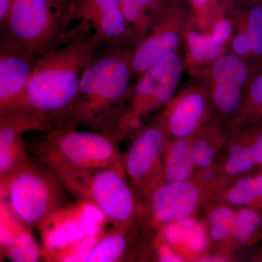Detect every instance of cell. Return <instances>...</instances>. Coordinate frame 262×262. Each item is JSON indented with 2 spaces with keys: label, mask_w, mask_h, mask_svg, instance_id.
<instances>
[{
  "label": "cell",
  "mask_w": 262,
  "mask_h": 262,
  "mask_svg": "<svg viewBox=\"0 0 262 262\" xmlns=\"http://www.w3.org/2000/svg\"><path fill=\"white\" fill-rule=\"evenodd\" d=\"M250 96L255 104L262 106V74L253 80Z\"/></svg>",
  "instance_id": "30"
},
{
  "label": "cell",
  "mask_w": 262,
  "mask_h": 262,
  "mask_svg": "<svg viewBox=\"0 0 262 262\" xmlns=\"http://www.w3.org/2000/svg\"><path fill=\"white\" fill-rule=\"evenodd\" d=\"M54 125L24 112L0 115V183L4 184L22 164L32 159L29 155L24 134L29 131L47 132Z\"/></svg>",
  "instance_id": "9"
},
{
  "label": "cell",
  "mask_w": 262,
  "mask_h": 262,
  "mask_svg": "<svg viewBox=\"0 0 262 262\" xmlns=\"http://www.w3.org/2000/svg\"><path fill=\"white\" fill-rule=\"evenodd\" d=\"M232 30V24L229 20L223 19L217 22L211 34L213 44L216 47L223 48L224 43L230 37Z\"/></svg>",
  "instance_id": "28"
},
{
  "label": "cell",
  "mask_w": 262,
  "mask_h": 262,
  "mask_svg": "<svg viewBox=\"0 0 262 262\" xmlns=\"http://www.w3.org/2000/svg\"><path fill=\"white\" fill-rule=\"evenodd\" d=\"M66 187L80 201L96 206L115 227L136 229L141 222L142 203L131 187L123 162L79 176Z\"/></svg>",
  "instance_id": "6"
},
{
  "label": "cell",
  "mask_w": 262,
  "mask_h": 262,
  "mask_svg": "<svg viewBox=\"0 0 262 262\" xmlns=\"http://www.w3.org/2000/svg\"><path fill=\"white\" fill-rule=\"evenodd\" d=\"M261 255H262L261 253ZM259 258H260V259L261 260L262 259V256H261V257H259Z\"/></svg>",
  "instance_id": "35"
},
{
  "label": "cell",
  "mask_w": 262,
  "mask_h": 262,
  "mask_svg": "<svg viewBox=\"0 0 262 262\" xmlns=\"http://www.w3.org/2000/svg\"><path fill=\"white\" fill-rule=\"evenodd\" d=\"M191 155L194 166L198 168H209L215 161L214 149L204 139H199L191 144Z\"/></svg>",
  "instance_id": "27"
},
{
  "label": "cell",
  "mask_w": 262,
  "mask_h": 262,
  "mask_svg": "<svg viewBox=\"0 0 262 262\" xmlns=\"http://www.w3.org/2000/svg\"><path fill=\"white\" fill-rule=\"evenodd\" d=\"M256 165L251 144L234 145L229 149L225 164V170L230 175L246 173Z\"/></svg>",
  "instance_id": "23"
},
{
  "label": "cell",
  "mask_w": 262,
  "mask_h": 262,
  "mask_svg": "<svg viewBox=\"0 0 262 262\" xmlns=\"http://www.w3.org/2000/svg\"><path fill=\"white\" fill-rule=\"evenodd\" d=\"M236 214L227 206L217 207L210 213V234L215 242H223L234 234Z\"/></svg>",
  "instance_id": "22"
},
{
  "label": "cell",
  "mask_w": 262,
  "mask_h": 262,
  "mask_svg": "<svg viewBox=\"0 0 262 262\" xmlns=\"http://www.w3.org/2000/svg\"><path fill=\"white\" fill-rule=\"evenodd\" d=\"M193 166L191 144L187 139H179L168 147L165 146L163 178L166 182L189 181Z\"/></svg>",
  "instance_id": "16"
},
{
  "label": "cell",
  "mask_w": 262,
  "mask_h": 262,
  "mask_svg": "<svg viewBox=\"0 0 262 262\" xmlns=\"http://www.w3.org/2000/svg\"><path fill=\"white\" fill-rule=\"evenodd\" d=\"M134 37L143 38L163 10L165 0H118Z\"/></svg>",
  "instance_id": "15"
},
{
  "label": "cell",
  "mask_w": 262,
  "mask_h": 262,
  "mask_svg": "<svg viewBox=\"0 0 262 262\" xmlns=\"http://www.w3.org/2000/svg\"><path fill=\"white\" fill-rule=\"evenodd\" d=\"M248 24L252 52L262 56V1L253 5L248 12Z\"/></svg>",
  "instance_id": "26"
},
{
  "label": "cell",
  "mask_w": 262,
  "mask_h": 262,
  "mask_svg": "<svg viewBox=\"0 0 262 262\" xmlns=\"http://www.w3.org/2000/svg\"><path fill=\"white\" fill-rule=\"evenodd\" d=\"M105 46L84 70L64 125L114 132L131 95L133 51L126 45Z\"/></svg>",
  "instance_id": "2"
},
{
  "label": "cell",
  "mask_w": 262,
  "mask_h": 262,
  "mask_svg": "<svg viewBox=\"0 0 262 262\" xmlns=\"http://www.w3.org/2000/svg\"><path fill=\"white\" fill-rule=\"evenodd\" d=\"M262 234V212L247 207L236 214L234 235L239 244L253 242Z\"/></svg>",
  "instance_id": "20"
},
{
  "label": "cell",
  "mask_w": 262,
  "mask_h": 262,
  "mask_svg": "<svg viewBox=\"0 0 262 262\" xmlns=\"http://www.w3.org/2000/svg\"><path fill=\"white\" fill-rule=\"evenodd\" d=\"M55 4L62 7H70L73 0H51Z\"/></svg>",
  "instance_id": "34"
},
{
  "label": "cell",
  "mask_w": 262,
  "mask_h": 262,
  "mask_svg": "<svg viewBox=\"0 0 262 262\" xmlns=\"http://www.w3.org/2000/svg\"><path fill=\"white\" fill-rule=\"evenodd\" d=\"M4 250L7 257L12 261L36 262L40 259L37 243L32 234L25 230L18 232L13 243Z\"/></svg>",
  "instance_id": "21"
},
{
  "label": "cell",
  "mask_w": 262,
  "mask_h": 262,
  "mask_svg": "<svg viewBox=\"0 0 262 262\" xmlns=\"http://www.w3.org/2000/svg\"><path fill=\"white\" fill-rule=\"evenodd\" d=\"M248 75L247 67L234 55L222 57L215 62L212 70L215 84H232L241 87L247 80Z\"/></svg>",
  "instance_id": "19"
},
{
  "label": "cell",
  "mask_w": 262,
  "mask_h": 262,
  "mask_svg": "<svg viewBox=\"0 0 262 262\" xmlns=\"http://www.w3.org/2000/svg\"><path fill=\"white\" fill-rule=\"evenodd\" d=\"M68 189L58 174L34 158L1 185L13 216L29 228L42 229L70 206Z\"/></svg>",
  "instance_id": "4"
},
{
  "label": "cell",
  "mask_w": 262,
  "mask_h": 262,
  "mask_svg": "<svg viewBox=\"0 0 262 262\" xmlns=\"http://www.w3.org/2000/svg\"><path fill=\"white\" fill-rule=\"evenodd\" d=\"M136 229L115 227L98 237L86 253L83 262H117L126 260L131 246V236Z\"/></svg>",
  "instance_id": "14"
},
{
  "label": "cell",
  "mask_w": 262,
  "mask_h": 262,
  "mask_svg": "<svg viewBox=\"0 0 262 262\" xmlns=\"http://www.w3.org/2000/svg\"><path fill=\"white\" fill-rule=\"evenodd\" d=\"M70 7L51 0H14L0 22L1 36L39 60L64 42L75 21Z\"/></svg>",
  "instance_id": "5"
},
{
  "label": "cell",
  "mask_w": 262,
  "mask_h": 262,
  "mask_svg": "<svg viewBox=\"0 0 262 262\" xmlns=\"http://www.w3.org/2000/svg\"><path fill=\"white\" fill-rule=\"evenodd\" d=\"M188 45L193 58L196 61L214 60L222 54L223 48L213 44L211 35L191 32L188 35Z\"/></svg>",
  "instance_id": "25"
},
{
  "label": "cell",
  "mask_w": 262,
  "mask_h": 262,
  "mask_svg": "<svg viewBox=\"0 0 262 262\" xmlns=\"http://www.w3.org/2000/svg\"><path fill=\"white\" fill-rule=\"evenodd\" d=\"M103 45L89 24L78 21L64 42L38 60L16 112L63 126L84 70Z\"/></svg>",
  "instance_id": "1"
},
{
  "label": "cell",
  "mask_w": 262,
  "mask_h": 262,
  "mask_svg": "<svg viewBox=\"0 0 262 262\" xmlns=\"http://www.w3.org/2000/svg\"><path fill=\"white\" fill-rule=\"evenodd\" d=\"M165 146L163 125H151L136 136L123 155L125 173L141 203L163 178Z\"/></svg>",
  "instance_id": "7"
},
{
  "label": "cell",
  "mask_w": 262,
  "mask_h": 262,
  "mask_svg": "<svg viewBox=\"0 0 262 262\" xmlns=\"http://www.w3.org/2000/svg\"><path fill=\"white\" fill-rule=\"evenodd\" d=\"M232 47L234 53L239 56H246L252 52V43L248 30L239 33L238 35L234 38Z\"/></svg>",
  "instance_id": "29"
},
{
  "label": "cell",
  "mask_w": 262,
  "mask_h": 262,
  "mask_svg": "<svg viewBox=\"0 0 262 262\" xmlns=\"http://www.w3.org/2000/svg\"><path fill=\"white\" fill-rule=\"evenodd\" d=\"M165 21L153 28L132 53L134 73L140 76L156 64L164 57L174 51L179 42L178 33L169 28Z\"/></svg>",
  "instance_id": "12"
},
{
  "label": "cell",
  "mask_w": 262,
  "mask_h": 262,
  "mask_svg": "<svg viewBox=\"0 0 262 262\" xmlns=\"http://www.w3.org/2000/svg\"><path fill=\"white\" fill-rule=\"evenodd\" d=\"M205 113V101L199 93L186 95L169 114V131L177 139H185L199 126Z\"/></svg>",
  "instance_id": "13"
},
{
  "label": "cell",
  "mask_w": 262,
  "mask_h": 262,
  "mask_svg": "<svg viewBox=\"0 0 262 262\" xmlns=\"http://www.w3.org/2000/svg\"><path fill=\"white\" fill-rule=\"evenodd\" d=\"M120 138L114 134L60 126L46 132L42 140L27 146L34 158L53 169L63 182L123 162Z\"/></svg>",
  "instance_id": "3"
},
{
  "label": "cell",
  "mask_w": 262,
  "mask_h": 262,
  "mask_svg": "<svg viewBox=\"0 0 262 262\" xmlns=\"http://www.w3.org/2000/svg\"><path fill=\"white\" fill-rule=\"evenodd\" d=\"M211 0H190L191 3L194 7L198 8H206L207 5L211 3Z\"/></svg>",
  "instance_id": "33"
},
{
  "label": "cell",
  "mask_w": 262,
  "mask_h": 262,
  "mask_svg": "<svg viewBox=\"0 0 262 262\" xmlns=\"http://www.w3.org/2000/svg\"><path fill=\"white\" fill-rule=\"evenodd\" d=\"M14 0H0V22L4 20Z\"/></svg>",
  "instance_id": "32"
},
{
  "label": "cell",
  "mask_w": 262,
  "mask_h": 262,
  "mask_svg": "<svg viewBox=\"0 0 262 262\" xmlns=\"http://www.w3.org/2000/svg\"><path fill=\"white\" fill-rule=\"evenodd\" d=\"M227 200L231 204L262 212V174L239 180L229 189Z\"/></svg>",
  "instance_id": "18"
},
{
  "label": "cell",
  "mask_w": 262,
  "mask_h": 262,
  "mask_svg": "<svg viewBox=\"0 0 262 262\" xmlns=\"http://www.w3.org/2000/svg\"><path fill=\"white\" fill-rule=\"evenodd\" d=\"M251 146L256 165H262V132L254 138Z\"/></svg>",
  "instance_id": "31"
},
{
  "label": "cell",
  "mask_w": 262,
  "mask_h": 262,
  "mask_svg": "<svg viewBox=\"0 0 262 262\" xmlns=\"http://www.w3.org/2000/svg\"><path fill=\"white\" fill-rule=\"evenodd\" d=\"M85 233L78 220H68L48 230L44 237V244L48 252L57 253L58 256L69 251L76 244L85 238Z\"/></svg>",
  "instance_id": "17"
},
{
  "label": "cell",
  "mask_w": 262,
  "mask_h": 262,
  "mask_svg": "<svg viewBox=\"0 0 262 262\" xmlns=\"http://www.w3.org/2000/svg\"><path fill=\"white\" fill-rule=\"evenodd\" d=\"M38 60L0 37V115L18 111Z\"/></svg>",
  "instance_id": "10"
},
{
  "label": "cell",
  "mask_w": 262,
  "mask_h": 262,
  "mask_svg": "<svg viewBox=\"0 0 262 262\" xmlns=\"http://www.w3.org/2000/svg\"><path fill=\"white\" fill-rule=\"evenodd\" d=\"M201 200L199 188L189 181L156 186L142 202L143 219L156 226L173 225L190 217Z\"/></svg>",
  "instance_id": "8"
},
{
  "label": "cell",
  "mask_w": 262,
  "mask_h": 262,
  "mask_svg": "<svg viewBox=\"0 0 262 262\" xmlns=\"http://www.w3.org/2000/svg\"><path fill=\"white\" fill-rule=\"evenodd\" d=\"M71 8L75 20L89 24L104 45H127L135 38L118 0H73Z\"/></svg>",
  "instance_id": "11"
},
{
  "label": "cell",
  "mask_w": 262,
  "mask_h": 262,
  "mask_svg": "<svg viewBox=\"0 0 262 262\" xmlns=\"http://www.w3.org/2000/svg\"><path fill=\"white\" fill-rule=\"evenodd\" d=\"M213 101L222 113L227 115L235 113L242 101V93L239 86L232 84H215L213 90Z\"/></svg>",
  "instance_id": "24"
}]
</instances>
